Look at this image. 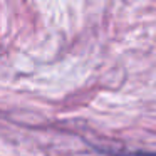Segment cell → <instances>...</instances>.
Wrapping results in <instances>:
<instances>
[{"label": "cell", "mask_w": 156, "mask_h": 156, "mask_svg": "<svg viewBox=\"0 0 156 156\" xmlns=\"http://www.w3.org/2000/svg\"><path fill=\"white\" fill-rule=\"evenodd\" d=\"M101 153H108L109 156H156V151L149 153V151H112V149H99Z\"/></svg>", "instance_id": "1"}]
</instances>
